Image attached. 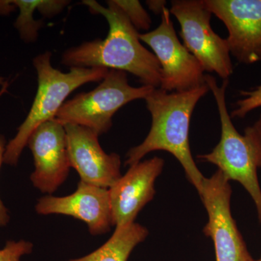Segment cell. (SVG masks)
Segmentation results:
<instances>
[{"label": "cell", "mask_w": 261, "mask_h": 261, "mask_svg": "<svg viewBox=\"0 0 261 261\" xmlns=\"http://www.w3.org/2000/svg\"><path fill=\"white\" fill-rule=\"evenodd\" d=\"M229 182L219 170L210 178H204L199 195L207 211L208 221L203 233L214 242L216 261H255L231 215L232 190Z\"/></svg>", "instance_id": "ba28073f"}, {"label": "cell", "mask_w": 261, "mask_h": 261, "mask_svg": "<svg viewBox=\"0 0 261 261\" xmlns=\"http://www.w3.org/2000/svg\"><path fill=\"white\" fill-rule=\"evenodd\" d=\"M105 8L94 0H84L93 14L107 20L109 32L104 39H97L70 48L62 56V64L72 68H105L135 75L144 86L161 87V65L154 53L146 49L137 29L113 0Z\"/></svg>", "instance_id": "6da1fadb"}, {"label": "cell", "mask_w": 261, "mask_h": 261, "mask_svg": "<svg viewBox=\"0 0 261 261\" xmlns=\"http://www.w3.org/2000/svg\"><path fill=\"white\" fill-rule=\"evenodd\" d=\"M34 245L27 240H9L0 249V261H22V257L30 255Z\"/></svg>", "instance_id": "ac0fdd59"}, {"label": "cell", "mask_w": 261, "mask_h": 261, "mask_svg": "<svg viewBox=\"0 0 261 261\" xmlns=\"http://www.w3.org/2000/svg\"><path fill=\"white\" fill-rule=\"evenodd\" d=\"M243 99L236 102V107L231 113V118H243L249 113L261 107V85L250 91H240Z\"/></svg>", "instance_id": "e0dca14e"}, {"label": "cell", "mask_w": 261, "mask_h": 261, "mask_svg": "<svg viewBox=\"0 0 261 261\" xmlns=\"http://www.w3.org/2000/svg\"><path fill=\"white\" fill-rule=\"evenodd\" d=\"M136 29L148 31L152 20L140 2L137 0H113Z\"/></svg>", "instance_id": "2e32d148"}, {"label": "cell", "mask_w": 261, "mask_h": 261, "mask_svg": "<svg viewBox=\"0 0 261 261\" xmlns=\"http://www.w3.org/2000/svg\"><path fill=\"white\" fill-rule=\"evenodd\" d=\"M227 29L230 54L243 64L261 62V0H203Z\"/></svg>", "instance_id": "9c48e42d"}, {"label": "cell", "mask_w": 261, "mask_h": 261, "mask_svg": "<svg viewBox=\"0 0 261 261\" xmlns=\"http://www.w3.org/2000/svg\"><path fill=\"white\" fill-rule=\"evenodd\" d=\"M35 210L38 214L65 215L84 221L93 236L107 233L113 226L109 189L82 181L71 195L41 197Z\"/></svg>", "instance_id": "4fadbf2b"}, {"label": "cell", "mask_w": 261, "mask_h": 261, "mask_svg": "<svg viewBox=\"0 0 261 261\" xmlns=\"http://www.w3.org/2000/svg\"><path fill=\"white\" fill-rule=\"evenodd\" d=\"M205 83L217 106L221 122V139L211 152L199 154L197 159L217 166L228 181H238L248 192L256 207L261 222V188L257 176L260 168L255 145L247 135H240L233 126L226 106L228 80L221 87L213 75H205Z\"/></svg>", "instance_id": "277c9868"}, {"label": "cell", "mask_w": 261, "mask_h": 261, "mask_svg": "<svg viewBox=\"0 0 261 261\" xmlns=\"http://www.w3.org/2000/svg\"><path fill=\"white\" fill-rule=\"evenodd\" d=\"M15 8L13 1H0V15L10 14Z\"/></svg>", "instance_id": "7402d4cb"}, {"label": "cell", "mask_w": 261, "mask_h": 261, "mask_svg": "<svg viewBox=\"0 0 261 261\" xmlns=\"http://www.w3.org/2000/svg\"><path fill=\"white\" fill-rule=\"evenodd\" d=\"M169 10L181 27L184 45L203 70L228 80L233 68L228 42L213 30V14L203 0H172Z\"/></svg>", "instance_id": "8992f818"}, {"label": "cell", "mask_w": 261, "mask_h": 261, "mask_svg": "<svg viewBox=\"0 0 261 261\" xmlns=\"http://www.w3.org/2000/svg\"><path fill=\"white\" fill-rule=\"evenodd\" d=\"M13 3L20 10L15 27L18 29L20 38L25 42H34L37 38L38 30L42 27V22L34 20L33 14L40 1L15 0Z\"/></svg>", "instance_id": "9a60e30c"}, {"label": "cell", "mask_w": 261, "mask_h": 261, "mask_svg": "<svg viewBox=\"0 0 261 261\" xmlns=\"http://www.w3.org/2000/svg\"><path fill=\"white\" fill-rule=\"evenodd\" d=\"M161 16V23L157 29L139 35L141 42L152 49L161 65L160 89L168 92H183L205 85V70L180 42L169 9L165 8Z\"/></svg>", "instance_id": "52a82bcc"}, {"label": "cell", "mask_w": 261, "mask_h": 261, "mask_svg": "<svg viewBox=\"0 0 261 261\" xmlns=\"http://www.w3.org/2000/svg\"><path fill=\"white\" fill-rule=\"evenodd\" d=\"M245 135L250 139L255 145L258 154L261 168V115L252 126L247 127L245 130Z\"/></svg>", "instance_id": "ffe728a7"}, {"label": "cell", "mask_w": 261, "mask_h": 261, "mask_svg": "<svg viewBox=\"0 0 261 261\" xmlns=\"http://www.w3.org/2000/svg\"><path fill=\"white\" fill-rule=\"evenodd\" d=\"M208 91L207 84L183 92L154 89L145 99L152 117L150 130L140 145L127 152L125 166L130 167L140 163L153 151H166L180 163L187 179L200 195L205 176L192 158L189 132L194 110Z\"/></svg>", "instance_id": "7a4b0ae2"}, {"label": "cell", "mask_w": 261, "mask_h": 261, "mask_svg": "<svg viewBox=\"0 0 261 261\" xmlns=\"http://www.w3.org/2000/svg\"><path fill=\"white\" fill-rule=\"evenodd\" d=\"M51 58L50 51H46L33 61L37 73V94L16 135L7 144L5 164L13 166L18 164L31 135L42 123L56 118L71 92L84 84L102 82L109 71L105 68H72L68 73H63L51 65Z\"/></svg>", "instance_id": "3957f363"}, {"label": "cell", "mask_w": 261, "mask_h": 261, "mask_svg": "<svg viewBox=\"0 0 261 261\" xmlns=\"http://www.w3.org/2000/svg\"><path fill=\"white\" fill-rule=\"evenodd\" d=\"M148 234L147 228L135 222L117 227L111 238L97 250L68 261H128L135 247L145 241Z\"/></svg>", "instance_id": "5bb4252c"}, {"label": "cell", "mask_w": 261, "mask_h": 261, "mask_svg": "<svg viewBox=\"0 0 261 261\" xmlns=\"http://www.w3.org/2000/svg\"><path fill=\"white\" fill-rule=\"evenodd\" d=\"M255 261H261V255H260V257H259L258 259H257V260H255Z\"/></svg>", "instance_id": "cb8c5ba5"}, {"label": "cell", "mask_w": 261, "mask_h": 261, "mask_svg": "<svg viewBox=\"0 0 261 261\" xmlns=\"http://www.w3.org/2000/svg\"><path fill=\"white\" fill-rule=\"evenodd\" d=\"M164 160L155 157L140 161L109 189L113 226L135 223L139 213L153 199L154 182L162 173Z\"/></svg>", "instance_id": "7c38bea8"}, {"label": "cell", "mask_w": 261, "mask_h": 261, "mask_svg": "<svg viewBox=\"0 0 261 261\" xmlns=\"http://www.w3.org/2000/svg\"><path fill=\"white\" fill-rule=\"evenodd\" d=\"M70 166L80 181L110 189L121 176L119 154H108L99 145V136L92 130L75 124L64 125Z\"/></svg>", "instance_id": "8fae6325"}, {"label": "cell", "mask_w": 261, "mask_h": 261, "mask_svg": "<svg viewBox=\"0 0 261 261\" xmlns=\"http://www.w3.org/2000/svg\"><path fill=\"white\" fill-rule=\"evenodd\" d=\"M167 2L164 0H148L146 1V4L148 6L149 9L155 15L162 14L163 10L166 8Z\"/></svg>", "instance_id": "44dd1931"}, {"label": "cell", "mask_w": 261, "mask_h": 261, "mask_svg": "<svg viewBox=\"0 0 261 261\" xmlns=\"http://www.w3.org/2000/svg\"><path fill=\"white\" fill-rule=\"evenodd\" d=\"M154 89L144 85L132 87L126 73L110 70L93 90L65 101L55 119L63 126L79 125L100 136L111 129L113 116L118 110L136 99H145Z\"/></svg>", "instance_id": "5b68a950"}, {"label": "cell", "mask_w": 261, "mask_h": 261, "mask_svg": "<svg viewBox=\"0 0 261 261\" xmlns=\"http://www.w3.org/2000/svg\"><path fill=\"white\" fill-rule=\"evenodd\" d=\"M6 81H5L4 77L1 76L0 75V86H3L5 83H6Z\"/></svg>", "instance_id": "603a6c76"}, {"label": "cell", "mask_w": 261, "mask_h": 261, "mask_svg": "<svg viewBox=\"0 0 261 261\" xmlns=\"http://www.w3.org/2000/svg\"><path fill=\"white\" fill-rule=\"evenodd\" d=\"M8 86H9V84L8 82H6L4 85L2 86L1 89H0V97L7 92ZM7 144L8 143H7L6 139H5L4 136L0 135V168H1L3 163H4V155ZM10 219V217L9 214H8V208L5 207L1 197H0V226H7L9 223Z\"/></svg>", "instance_id": "d6986e66"}, {"label": "cell", "mask_w": 261, "mask_h": 261, "mask_svg": "<svg viewBox=\"0 0 261 261\" xmlns=\"http://www.w3.org/2000/svg\"><path fill=\"white\" fill-rule=\"evenodd\" d=\"M27 146L34 158L31 181L39 191L50 195L64 183L71 168L64 126L56 119L42 123L31 135Z\"/></svg>", "instance_id": "30bf717a"}]
</instances>
